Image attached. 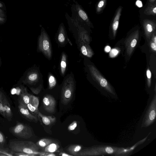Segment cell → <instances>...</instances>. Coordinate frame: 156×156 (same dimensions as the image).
I'll return each instance as SVG.
<instances>
[{"label":"cell","instance_id":"9","mask_svg":"<svg viewBox=\"0 0 156 156\" xmlns=\"http://www.w3.org/2000/svg\"><path fill=\"white\" fill-rule=\"evenodd\" d=\"M90 70L92 75L99 83L100 85L105 88L107 90L112 94H113L110 86L108 84L107 80L99 74L98 72L93 66H91L89 67Z\"/></svg>","mask_w":156,"mask_h":156},{"label":"cell","instance_id":"37","mask_svg":"<svg viewBox=\"0 0 156 156\" xmlns=\"http://www.w3.org/2000/svg\"><path fill=\"white\" fill-rule=\"evenodd\" d=\"M59 155L62 156H73V155L68 154L66 153L61 152L59 153Z\"/></svg>","mask_w":156,"mask_h":156},{"label":"cell","instance_id":"34","mask_svg":"<svg viewBox=\"0 0 156 156\" xmlns=\"http://www.w3.org/2000/svg\"><path fill=\"white\" fill-rule=\"evenodd\" d=\"M56 155L53 153H49L44 152L40 156H55Z\"/></svg>","mask_w":156,"mask_h":156},{"label":"cell","instance_id":"14","mask_svg":"<svg viewBox=\"0 0 156 156\" xmlns=\"http://www.w3.org/2000/svg\"><path fill=\"white\" fill-rule=\"evenodd\" d=\"M38 116L41 118L43 123L47 126L50 125L53 123L56 120L55 117L44 115L39 111L38 112Z\"/></svg>","mask_w":156,"mask_h":156},{"label":"cell","instance_id":"7","mask_svg":"<svg viewBox=\"0 0 156 156\" xmlns=\"http://www.w3.org/2000/svg\"><path fill=\"white\" fill-rule=\"evenodd\" d=\"M0 113L9 121L12 120L13 114L10 104L4 94L0 91Z\"/></svg>","mask_w":156,"mask_h":156},{"label":"cell","instance_id":"4","mask_svg":"<svg viewBox=\"0 0 156 156\" xmlns=\"http://www.w3.org/2000/svg\"><path fill=\"white\" fill-rule=\"evenodd\" d=\"M10 132L16 137L24 139H28L32 136V132L30 127L19 122L10 129Z\"/></svg>","mask_w":156,"mask_h":156},{"label":"cell","instance_id":"39","mask_svg":"<svg viewBox=\"0 0 156 156\" xmlns=\"http://www.w3.org/2000/svg\"><path fill=\"white\" fill-rule=\"evenodd\" d=\"M5 16L4 12L1 9H0V17L4 18Z\"/></svg>","mask_w":156,"mask_h":156},{"label":"cell","instance_id":"20","mask_svg":"<svg viewBox=\"0 0 156 156\" xmlns=\"http://www.w3.org/2000/svg\"><path fill=\"white\" fill-rule=\"evenodd\" d=\"M53 142H54L53 140L51 139L43 138L37 141L36 144L39 148H44Z\"/></svg>","mask_w":156,"mask_h":156},{"label":"cell","instance_id":"21","mask_svg":"<svg viewBox=\"0 0 156 156\" xmlns=\"http://www.w3.org/2000/svg\"><path fill=\"white\" fill-rule=\"evenodd\" d=\"M107 0H99L96 6V13L98 14L102 12L105 8Z\"/></svg>","mask_w":156,"mask_h":156},{"label":"cell","instance_id":"13","mask_svg":"<svg viewBox=\"0 0 156 156\" xmlns=\"http://www.w3.org/2000/svg\"><path fill=\"white\" fill-rule=\"evenodd\" d=\"M30 94H29L25 88L22 93L19 95L18 99L19 104L25 106L30 103Z\"/></svg>","mask_w":156,"mask_h":156},{"label":"cell","instance_id":"11","mask_svg":"<svg viewBox=\"0 0 156 156\" xmlns=\"http://www.w3.org/2000/svg\"><path fill=\"white\" fill-rule=\"evenodd\" d=\"M143 25L145 34L147 36L151 35L156 27L155 23L148 19H145L143 20Z\"/></svg>","mask_w":156,"mask_h":156},{"label":"cell","instance_id":"2","mask_svg":"<svg viewBox=\"0 0 156 156\" xmlns=\"http://www.w3.org/2000/svg\"><path fill=\"white\" fill-rule=\"evenodd\" d=\"M75 3L72 5L71 11L72 18L76 20L78 23H85L89 26L92 25L86 12L82 6L75 0H73Z\"/></svg>","mask_w":156,"mask_h":156},{"label":"cell","instance_id":"24","mask_svg":"<svg viewBox=\"0 0 156 156\" xmlns=\"http://www.w3.org/2000/svg\"><path fill=\"white\" fill-rule=\"evenodd\" d=\"M29 103L35 107L37 109H38L39 100L37 97L30 94Z\"/></svg>","mask_w":156,"mask_h":156},{"label":"cell","instance_id":"18","mask_svg":"<svg viewBox=\"0 0 156 156\" xmlns=\"http://www.w3.org/2000/svg\"><path fill=\"white\" fill-rule=\"evenodd\" d=\"M65 30L63 23L60 24L58 30V39L59 42L63 43L65 40Z\"/></svg>","mask_w":156,"mask_h":156},{"label":"cell","instance_id":"31","mask_svg":"<svg viewBox=\"0 0 156 156\" xmlns=\"http://www.w3.org/2000/svg\"><path fill=\"white\" fill-rule=\"evenodd\" d=\"M148 80V85L150 86V80L151 78V71L149 69H148L146 72Z\"/></svg>","mask_w":156,"mask_h":156},{"label":"cell","instance_id":"43","mask_svg":"<svg viewBox=\"0 0 156 156\" xmlns=\"http://www.w3.org/2000/svg\"><path fill=\"white\" fill-rule=\"evenodd\" d=\"M3 7V4L0 2V7Z\"/></svg>","mask_w":156,"mask_h":156},{"label":"cell","instance_id":"19","mask_svg":"<svg viewBox=\"0 0 156 156\" xmlns=\"http://www.w3.org/2000/svg\"><path fill=\"white\" fill-rule=\"evenodd\" d=\"M82 146L78 145H72L69 146L67 149L68 152L73 156L76 155L80 151Z\"/></svg>","mask_w":156,"mask_h":156},{"label":"cell","instance_id":"32","mask_svg":"<svg viewBox=\"0 0 156 156\" xmlns=\"http://www.w3.org/2000/svg\"><path fill=\"white\" fill-rule=\"evenodd\" d=\"M133 39L131 41L130 44V47L132 48L135 47L137 42V41L136 39V38H133Z\"/></svg>","mask_w":156,"mask_h":156},{"label":"cell","instance_id":"40","mask_svg":"<svg viewBox=\"0 0 156 156\" xmlns=\"http://www.w3.org/2000/svg\"><path fill=\"white\" fill-rule=\"evenodd\" d=\"M153 42L156 44V37L155 34H153Z\"/></svg>","mask_w":156,"mask_h":156},{"label":"cell","instance_id":"22","mask_svg":"<svg viewBox=\"0 0 156 156\" xmlns=\"http://www.w3.org/2000/svg\"><path fill=\"white\" fill-rule=\"evenodd\" d=\"M66 67V56L65 54L63 53L62 55L61 64V71L62 74L64 75Z\"/></svg>","mask_w":156,"mask_h":156},{"label":"cell","instance_id":"29","mask_svg":"<svg viewBox=\"0 0 156 156\" xmlns=\"http://www.w3.org/2000/svg\"><path fill=\"white\" fill-rule=\"evenodd\" d=\"M77 125V122L76 121H73L68 126V130L70 131L74 130L76 128Z\"/></svg>","mask_w":156,"mask_h":156},{"label":"cell","instance_id":"28","mask_svg":"<svg viewBox=\"0 0 156 156\" xmlns=\"http://www.w3.org/2000/svg\"><path fill=\"white\" fill-rule=\"evenodd\" d=\"M14 156H37V154H28L23 152H14Z\"/></svg>","mask_w":156,"mask_h":156},{"label":"cell","instance_id":"41","mask_svg":"<svg viewBox=\"0 0 156 156\" xmlns=\"http://www.w3.org/2000/svg\"><path fill=\"white\" fill-rule=\"evenodd\" d=\"M5 21V19L4 18L0 17V23H3Z\"/></svg>","mask_w":156,"mask_h":156},{"label":"cell","instance_id":"36","mask_svg":"<svg viewBox=\"0 0 156 156\" xmlns=\"http://www.w3.org/2000/svg\"><path fill=\"white\" fill-rule=\"evenodd\" d=\"M150 46L151 48L155 51L156 50V44L154 42H151L150 44Z\"/></svg>","mask_w":156,"mask_h":156},{"label":"cell","instance_id":"6","mask_svg":"<svg viewBox=\"0 0 156 156\" xmlns=\"http://www.w3.org/2000/svg\"><path fill=\"white\" fill-rule=\"evenodd\" d=\"M156 97L154 96L147 111L141 126L147 127L151 125L154 122L156 117Z\"/></svg>","mask_w":156,"mask_h":156},{"label":"cell","instance_id":"35","mask_svg":"<svg viewBox=\"0 0 156 156\" xmlns=\"http://www.w3.org/2000/svg\"><path fill=\"white\" fill-rule=\"evenodd\" d=\"M118 51L115 49L112 50L110 53V55L112 57H114L118 53Z\"/></svg>","mask_w":156,"mask_h":156},{"label":"cell","instance_id":"26","mask_svg":"<svg viewBox=\"0 0 156 156\" xmlns=\"http://www.w3.org/2000/svg\"><path fill=\"white\" fill-rule=\"evenodd\" d=\"M48 84L49 89H51L54 88L56 84V81L55 78L51 74L49 75L48 77Z\"/></svg>","mask_w":156,"mask_h":156},{"label":"cell","instance_id":"30","mask_svg":"<svg viewBox=\"0 0 156 156\" xmlns=\"http://www.w3.org/2000/svg\"><path fill=\"white\" fill-rule=\"evenodd\" d=\"M5 142V138L3 133L0 131V145L3 146Z\"/></svg>","mask_w":156,"mask_h":156},{"label":"cell","instance_id":"16","mask_svg":"<svg viewBox=\"0 0 156 156\" xmlns=\"http://www.w3.org/2000/svg\"><path fill=\"white\" fill-rule=\"evenodd\" d=\"M38 77V73L35 71L28 73L24 82L29 84L33 83L37 81Z\"/></svg>","mask_w":156,"mask_h":156},{"label":"cell","instance_id":"3","mask_svg":"<svg viewBox=\"0 0 156 156\" xmlns=\"http://www.w3.org/2000/svg\"><path fill=\"white\" fill-rule=\"evenodd\" d=\"M75 88L74 82L72 78L69 77L65 81L61 91V102L64 105L68 104L72 98Z\"/></svg>","mask_w":156,"mask_h":156},{"label":"cell","instance_id":"1","mask_svg":"<svg viewBox=\"0 0 156 156\" xmlns=\"http://www.w3.org/2000/svg\"><path fill=\"white\" fill-rule=\"evenodd\" d=\"M9 147L15 152L35 154L39 156L44 153L39 152V148L35 144L31 141H12L9 143Z\"/></svg>","mask_w":156,"mask_h":156},{"label":"cell","instance_id":"15","mask_svg":"<svg viewBox=\"0 0 156 156\" xmlns=\"http://www.w3.org/2000/svg\"><path fill=\"white\" fill-rule=\"evenodd\" d=\"M144 13L147 15L155 16L156 14V2L152 3L148 2L144 10Z\"/></svg>","mask_w":156,"mask_h":156},{"label":"cell","instance_id":"17","mask_svg":"<svg viewBox=\"0 0 156 156\" xmlns=\"http://www.w3.org/2000/svg\"><path fill=\"white\" fill-rule=\"evenodd\" d=\"M59 144L55 141L51 143L44 148V151L49 153L56 152L59 148Z\"/></svg>","mask_w":156,"mask_h":156},{"label":"cell","instance_id":"44","mask_svg":"<svg viewBox=\"0 0 156 156\" xmlns=\"http://www.w3.org/2000/svg\"><path fill=\"white\" fill-rule=\"evenodd\" d=\"M0 156H5V155L0 153Z\"/></svg>","mask_w":156,"mask_h":156},{"label":"cell","instance_id":"25","mask_svg":"<svg viewBox=\"0 0 156 156\" xmlns=\"http://www.w3.org/2000/svg\"><path fill=\"white\" fill-rule=\"evenodd\" d=\"M81 50L82 53L84 55L88 57H91L92 53L89 48L86 45H83L81 48Z\"/></svg>","mask_w":156,"mask_h":156},{"label":"cell","instance_id":"42","mask_svg":"<svg viewBox=\"0 0 156 156\" xmlns=\"http://www.w3.org/2000/svg\"><path fill=\"white\" fill-rule=\"evenodd\" d=\"M149 2L152 3L156 2V0H148Z\"/></svg>","mask_w":156,"mask_h":156},{"label":"cell","instance_id":"10","mask_svg":"<svg viewBox=\"0 0 156 156\" xmlns=\"http://www.w3.org/2000/svg\"><path fill=\"white\" fill-rule=\"evenodd\" d=\"M18 108L20 114L27 120L34 122L38 121L37 116L31 113L26 106L19 104Z\"/></svg>","mask_w":156,"mask_h":156},{"label":"cell","instance_id":"5","mask_svg":"<svg viewBox=\"0 0 156 156\" xmlns=\"http://www.w3.org/2000/svg\"><path fill=\"white\" fill-rule=\"evenodd\" d=\"M38 48L48 58H51V51L50 41L47 34L43 28L39 38Z\"/></svg>","mask_w":156,"mask_h":156},{"label":"cell","instance_id":"8","mask_svg":"<svg viewBox=\"0 0 156 156\" xmlns=\"http://www.w3.org/2000/svg\"><path fill=\"white\" fill-rule=\"evenodd\" d=\"M44 109L47 112L54 113L55 112L56 101L54 98L50 95H45L42 99Z\"/></svg>","mask_w":156,"mask_h":156},{"label":"cell","instance_id":"33","mask_svg":"<svg viewBox=\"0 0 156 156\" xmlns=\"http://www.w3.org/2000/svg\"><path fill=\"white\" fill-rule=\"evenodd\" d=\"M30 89L34 93L36 94H38L41 90V87H39L36 88H31Z\"/></svg>","mask_w":156,"mask_h":156},{"label":"cell","instance_id":"12","mask_svg":"<svg viewBox=\"0 0 156 156\" xmlns=\"http://www.w3.org/2000/svg\"><path fill=\"white\" fill-rule=\"evenodd\" d=\"M122 7L120 6L116 11L112 19V29L114 35H115L118 28L120 17L121 15Z\"/></svg>","mask_w":156,"mask_h":156},{"label":"cell","instance_id":"23","mask_svg":"<svg viewBox=\"0 0 156 156\" xmlns=\"http://www.w3.org/2000/svg\"><path fill=\"white\" fill-rule=\"evenodd\" d=\"M0 153L5 156H14V152L10 148L0 147Z\"/></svg>","mask_w":156,"mask_h":156},{"label":"cell","instance_id":"38","mask_svg":"<svg viewBox=\"0 0 156 156\" xmlns=\"http://www.w3.org/2000/svg\"><path fill=\"white\" fill-rule=\"evenodd\" d=\"M105 50L106 52H109L111 50V48L108 46H107L105 47Z\"/></svg>","mask_w":156,"mask_h":156},{"label":"cell","instance_id":"27","mask_svg":"<svg viewBox=\"0 0 156 156\" xmlns=\"http://www.w3.org/2000/svg\"><path fill=\"white\" fill-rule=\"evenodd\" d=\"M27 107L28 110L32 113L33 115L37 116H38V109H37L35 107L33 106L30 103L27 104L26 106Z\"/></svg>","mask_w":156,"mask_h":156}]
</instances>
